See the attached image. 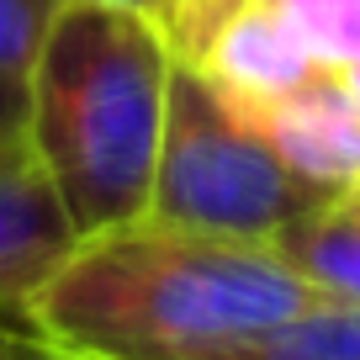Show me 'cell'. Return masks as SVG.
Masks as SVG:
<instances>
[{"label":"cell","mask_w":360,"mask_h":360,"mask_svg":"<svg viewBox=\"0 0 360 360\" xmlns=\"http://www.w3.org/2000/svg\"><path fill=\"white\" fill-rule=\"evenodd\" d=\"M64 6L69 0H0V75L6 79H27L48 27Z\"/></svg>","instance_id":"obj_10"},{"label":"cell","mask_w":360,"mask_h":360,"mask_svg":"<svg viewBox=\"0 0 360 360\" xmlns=\"http://www.w3.org/2000/svg\"><path fill=\"white\" fill-rule=\"evenodd\" d=\"M27 127V79L0 75V138H22Z\"/></svg>","instance_id":"obj_13"},{"label":"cell","mask_w":360,"mask_h":360,"mask_svg":"<svg viewBox=\"0 0 360 360\" xmlns=\"http://www.w3.org/2000/svg\"><path fill=\"white\" fill-rule=\"evenodd\" d=\"M265 249L276 259L313 281L318 292L339 297V302H360V191L323 196L318 207L297 212L292 223H281L265 238Z\"/></svg>","instance_id":"obj_7"},{"label":"cell","mask_w":360,"mask_h":360,"mask_svg":"<svg viewBox=\"0 0 360 360\" xmlns=\"http://www.w3.org/2000/svg\"><path fill=\"white\" fill-rule=\"evenodd\" d=\"M318 64H349L360 53V0H276Z\"/></svg>","instance_id":"obj_9"},{"label":"cell","mask_w":360,"mask_h":360,"mask_svg":"<svg viewBox=\"0 0 360 360\" xmlns=\"http://www.w3.org/2000/svg\"><path fill=\"white\" fill-rule=\"evenodd\" d=\"M6 143H16V138H0V148H6Z\"/></svg>","instance_id":"obj_16"},{"label":"cell","mask_w":360,"mask_h":360,"mask_svg":"<svg viewBox=\"0 0 360 360\" xmlns=\"http://www.w3.org/2000/svg\"><path fill=\"white\" fill-rule=\"evenodd\" d=\"M175 43L117 0H69L27 69V154L79 238L148 212Z\"/></svg>","instance_id":"obj_2"},{"label":"cell","mask_w":360,"mask_h":360,"mask_svg":"<svg viewBox=\"0 0 360 360\" xmlns=\"http://www.w3.org/2000/svg\"><path fill=\"white\" fill-rule=\"evenodd\" d=\"M323 196L339 191L302 180L191 58H175L165 96V138H159V165H154V196H148L143 217L212 238L265 244L281 223L318 207Z\"/></svg>","instance_id":"obj_3"},{"label":"cell","mask_w":360,"mask_h":360,"mask_svg":"<svg viewBox=\"0 0 360 360\" xmlns=\"http://www.w3.org/2000/svg\"><path fill=\"white\" fill-rule=\"evenodd\" d=\"M79 360H85V355H79Z\"/></svg>","instance_id":"obj_18"},{"label":"cell","mask_w":360,"mask_h":360,"mask_svg":"<svg viewBox=\"0 0 360 360\" xmlns=\"http://www.w3.org/2000/svg\"><path fill=\"white\" fill-rule=\"evenodd\" d=\"M355 191H360V186H355Z\"/></svg>","instance_id":"obj_17"},{"label":"cell","mask_w":360,"mask_h":360,"mask_svg":"<svg viewBox=\"0 0 360 360\" xmlns=\"http://www.w3.org/2000/svg\"><path fill=\"white\" fill-rule=\"evenodd\" d=\"M265 244L133 217L90 233L27 297V318L85 360H165L323 302Z\"/></svg>","instance_id":"obj_1"},{"label":"cell","mask_w":360,"mask_h":360,"mask_svg":"<svg viewBox=\"0 0 360 360\" xmlns=\"http://www.w3.org/2000/svg\"><path fill=\"white\" fill-rule=\"evenodd\" d=\"M0 360H79V355L53 345L27 313H0Z\"/></svg>","instance_id":"obj_12"},{"label":"cell","mask_w":360,"mask_h":360,"mask_svg":"<svg viewBox=\"0 0 360 360\" xmlns=\"http://www.w3.org/2000/svg\"><path fill=\"white\" fill-rule=\"evenodd\" d=\"M79 244L64 202L27 154V138L0 148V313H27V297Z\"/></svg>","instance_id":"obj_5"},{"label":"cell","mask_w":360,"mask_h":360,"mask_svg":"<svg viewBox=\"0 0 360 360\" xmlns=\"http://www.w3.org/2000/svg\"><path fill=\"white\" fill-rule=\"evenodd\" d=\"M244 117L302 180L323 191L360 186V96L345 85L334 64H318L307 79H297L292 90Z\"/></svg>","instance_id":"obj_4"},{"label":"cell","mask_w":360,"mask_h":360,"mask_svg":"<svg viewBox=\"0 0 360 360\" xmlns=\"http://www.w3.org/2000/svg\"><path fill=\"white\" fill-rule=\"evenodd\" d=\"M238 112L276 101L281 90H292L297 79H307L318 69V58L307 53V43L297 37V27L286 22V11L276 0H255L202 53L191 58Z\"/></svg>","instance_id":"obj_6"},{"label":"cell","mask_w":360,"mask_h":360,"mask_svg":"<svg viewBox=\"0 0 360 360\" xmlns=\"http://www.w3.org/2000/svg\"><path fill=\"white\" fill-rule=\"evenodd\" d=\"M244 6L255 0H169V43H175V58H196L228 22H233Z\"/></svg>","instance_id":"obj_11"},{"label":"cell","mask_w":360,"mask_h":360,"mask_svg":"<svg viewBox=\"0 0 360 360\" xmlns=\"http://www.w3.org/2000/svg\"><path fill=\"white\" fill-rule=\"evenodd\" d=\"M165 360H360V302L323 297L281 323L228 334Z\"/></svg>","instance_id":"obj_8"},{"label":"cell","mask_w":360,"mask_h":360,"mask_svg":"<svg viewBox=\"0 0 360 360\" xmlns=\"http://www.w3.org/2000/svg\"><path fill=\"white\" fill-rule=\"evenodd\" d=\"M117 6H133V11L154 16L159 27H169V0H117Z\"/></svg>","instance_id":"obj_14"},{"label":"cell","mask_w":360,"mask_h":360,"mask_svg":"<svg viewBox=\"0 0 360 360\" xmlns=\"http://www.w3.org/2000/svg\"><path fill=\"white\" fill-rule=\"evenodd\" d=\"M339 75H345V85H349V90L360 96V53L349 58V64H339Z\"/></svg>","instance_id":"obj_15"}]
</instances>
